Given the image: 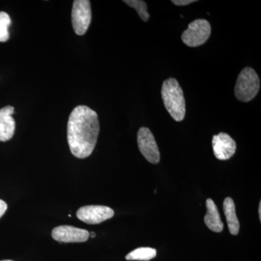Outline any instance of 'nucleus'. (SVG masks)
I'll return each mask as SVG.
<instances>
[{
	"label": "nucleus",
	"mask_w": 261,
	"mask_h": 261,
	"mask_svg": "<svg viewBox=\"0 0 261 261\" xmlns=\"http://www.w3.org/2000/svg\"><path fill=\"white\" fill-rule=\"evenodd\" d=\"M99 133L97 113L85 106L75 107L70 113L67 126V138L71 153L83 159L94 151Z\"/></svg>",
	"instance_id": "1"
},
{
	"label": "nucleus",
	"mask_w": 261,
	"mask_h": 261,
	"mask_svg": "<svg viewBox=\"0 0 261 261\" xmlns=\"http://www.w3.org/2000/svg\"><path fill=\"white\" fill-rule=\"evenodd\" d=\"M165 107L176 121H183L186 114V103L181 86L177 80L171 78L165 81L161 89Z\"/></svg>",
	"instance_id": "2"
},
{
	"label": "nucleus",
	"mask_w": 261,
	"mask_h": 261,
	"mask_svg": "<svg viewBox=\"0 0 261 261\" xmlns=\"http://www.w3.org/2000/svg\"><path fill=\"white\" fill-rule=\"evenodd\" d=\"M260 86V79L255 70L246 67L238 75L234 88L235 96L241 102H250L256 97Z\"/></svg>",
	"instance_id": "3"
},
{
	"label": "nucleus",
	"mask_w": 261,
	"mask_h": 261,
	"mask_svg": "<svg viewBox=\"0 0 261 261\" xmlns=\"http://www.w3.org/2000/svg\"><path fill=\"white\" fill-rule=\"evenodd\" d=\"M211 33L210 23L205 19H197L189 24L188 29L182 34L181 40L188 47H199L208 40Z\"/></svg>",
	"instance_id": "4"
},
{
	"label": "nucleus",
	"mask_w": 261,
	"mask_h": 261,
	"mask_svg": "<svg viewBox=\"0 0 261 261\" xmlns=\"http://www.w3.org/2000/svg\"><path fill=\"white\" fill-rule=\"evenodd\" d=\"M73 28L77 35L83 36L88 30L92 20V9L89 0H75L71 13Z\"/></svg>",
	"instance_id": "5"
},
{
	"label": "nucleus",
	"mask_w": 261,
	"mask_h": 261,
	"mask_svg": "<svg viewBox=\"0 0 261 261\" xmlns=\"http://www.w3.org/2000/svg\"><path fill=\"white\" fill-rule=\"evenodd\" d=\"M137 142L141 153L149 163L157 164L160 162L161 154L159 146L151 130L147 127H142L137 134Z\"/></svg>",
	"instance_id": "6"
},
{
	"label": "nucleus",
	"mask_w": 261,
	"mask_h": 261,
	"mask_svg": "<svg viewBox=\"0 0 261 261\" xmlns=\"http://www.w3.org/2000/svg\"><path fill=\"white\" fill-rule=\"evenodd\" d=\"M114 216V211L108 206L87 205L80 207L76 216L86 224H98L111 219Z\"/></svg>",
	"instance_id": "7"
},
{
	"label": "nucleus",
	"mask_w": 261,
	"mask_h": 261,
	"mask_svg": "<svg viewBox=\"0 0 261 261\" xmlns=\"http://www.w3.org/2000/svg\"><path fill=\"white\" fill-rule=\"evenodd\" d=\"M51 237L60 243H84L88 240L89 232L83 228L63 225L53 228Z\"/></svg>",
	"instance_id": "8"
},
{
	"label": "nucleus",
	"mask_w": 261,
	"mask_h": 261,
	"mask_svg": "<svg viewBox=\"0 0 261 261\" xmlns=\"http://www.w3.org/2000/svg\"><path fill=\"white\" fill-rule=\"evenodd\" d=\"M212 146L214 155L220 161L231 159L236 152V142L228 134L224 132L214 136Z\"/></svg>",
	"instance_id": "9"
},
{
	"label": "nucleus",
	"mask_w": 261,
	"mask_h": 261,
	"mask_svg": "<svg viewBox=\"0 0 261 261\" xmlns=\"http://www.w3.org/2000/svg\"><path fill=\"white\" fill-rule=\"evenodd\" d=\"M14 108L12 106L0 109V141L7 142L13 137L15 129V122L13 115Z\"/></svg>",
	"instance_id": "10"
},
{
	"label": "nucleus",
	"mask_w": 261,
	"mask_h": 261,
	"mask_svg": "<svg viewBox=\"0 0 261 261\" xmlns=\"http://www.w3.org/2000/svg\"><path fill=\"white\" fill-rule=\"evenodd\" d=\"M207 214L204 218L206 226L214 232H221L224 229V224L221 221L217 206L211 199L206 200Z\"/></svg>",
	"instance_id": "11"
},
{
	"label": "nucleus",
	"mask_w": 261,
	"mask_h": 261,
	"mask_svg": "<svg viewBox=\"0 0 261 261\" xmlns=\"http://www.w3.org/2000/svg\"><path fill=\"white\" fill-rule=\"evenodd\" d=\"M223 206L229 232L232 235H238L240 231V222L237 216L234 202L231 197H226Z\"/></svg>",
	"instance_id": "12"
},
{
	"label": "nucleus",
	"mask_w": 261,
	"mask_h": 261,
	"mask_svg": "<svg viewBox=\"0 0 261 261\" xmlns=\"http://www.w3.org/2000/svg\"><path fill=\"white\" fill-rule=\"evenodd\" d=\"M157 255L155 249L151 247H139L129 252L126 256L127 260L148 261Z\"/></svg>",
	"instance_id": "13"
},
{
	"label": "nucleus",
	"mask_w": 261,
	"mask_h": 261,
	"mask_svg": "<svg viewBox=\"0 0 261 261\" xmlns=\"http://www.w3.org/2000/svg\"><path fill=\"white\" fill-rule=\"evenodd\" d=\"M123 3L135 9L143 21L147 22L149 20V14L147 12V5L145 2L142 0H124Z\"/></svg>",
	"instance_id": "14"
},
{
	"label": "nucleus",
	"mask_w": 261,
	"mask_h": 261,
	"mask_svg": "<svg viewBox=\"0 0 261 261\" xmlns=\"http://www.w3.org/2000/svg\"><path fill=\"white\" fill-rule=\"evenodd\" d=\"M11 18L5 12H0V42H5L9 39L10 25H11Z\"/></svg>",
	"instance_id": "15"
},
{
	"label": "nucleus",
	"mask_w": 261,
	"mask_h": 261,
	"mask_svg": "<svg viewBox=\"0 0 261 261\" xmlns=\"http://www.w3.org/2000/svg\"><path fill=\"white\" fill-rule=\"evenodd\" d=\"M196 2L197 1H194V0H172V3L178 5V6H185V5L192 4Z\"/></svg>",
	"instance_id": "16"
},
{
	"label": "nucleus",
	"mask_w": 261,
	"mask_h": 261,
	"mask_svg": "<svg viewBox=\"0 0 261 261\" xmlns=\"http://www.w3.org/2000/svg\"><path fill=\"white\" fill-rule=\"evenodd\" d=\"M7 210H8V205L6 202L3 200H0V218L5 214Z\"/></svg>",
	"instance_id": "17"
},
{
	"label": "nucleus",
	"mask_w": 261,
	"mask_h": 261,
	"mask_svg": "<svg viewBox=\"0 0 261 261\" xmlns=\"http://www.w3.org/2000/svg\"><path fill=\"white\" fill-rule=\"evenodd\" d=\"M259 218H260V221H261V202L259 204Z\"/></svg>",
	"instance_id": "18"
},
{
	"label": "nucleus",
	"mask_w": 261,
	"mask_h": 261,
	"mask_svg": "<svg viewBox=\"0 0 261 261\" xmlns=\"http://www.w3.org/2000/svg\"><path fill=\"white\" fill-rule=\"evenodd\" d=\"M95 233L94 232H90L89 233V237H91L92 238H94L95 237Z\"/></svg>",
	"instance_id": "19"
},
{
	"label": "nucleus",
	"mask_w": 261,
	"mask_h": 261,
	"mask_svg": "<svg viewBox=\"0 0 261 261\" xmlns=\"http://www.w3.org/2000/svg\"><path fill=\"white\" fill-rule=\"evenodd\" d=\"M1 261H13V260H1Z\"/></svg>",
	"instance_id": "20"
}]
</instances>
